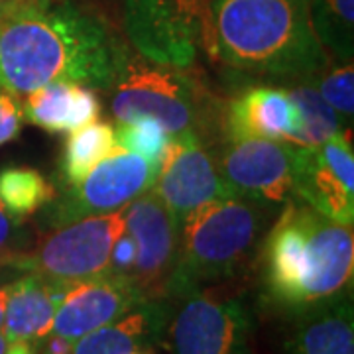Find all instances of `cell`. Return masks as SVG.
<instances>
[{
	"instance_id": "d6a6232c",
	"label": "cell",
	"mask_w": 354,
	"mask_h": 354,
	"mask_svg": "<svg viewBox=\"0 0 354 354\" xmlns=\"http://www.w3.org/2000/svg\"><path fill=\"white\" fill-rule=\"evenodd\" d=\"M6 10H8V4H6V2H2V0H0V18H2V16H4V14H6Z\"/></svg>"
},
{
	"instance_id": "836d02e7",
	"label": "cell",
	"mask_w": 354,
	"mask_h": 354,
	"mask_svg": "<svg viewBox=\"0 0 354 354\" xmlns=\"http://www.w3.org/2000/svg\"><path fill=\"white\" fill-rule=\"evenodd\" d=\"M130 354H148V353H130Z\"/></svg>"
},
{
	"instance_id": "83f0119b",
	"label": "cell",
	"mask_w": 354,
	"mask_h": 354,
	"mask_svg": "<svg viewBox=\"0 0 354 354\" xmlns=\"http://www.w3.org/2000/svg\"><path fill=\"white\" fill-rule=\"evenodd\" d=\"M136 262V244L132 241V236L124 232L116 239L113 246V254H111V270L109 274H116V276H128L132 274V268ZM132 279V278H130Z\"/></svg>"
},
{
	"instance_id": "e0dca14e",
	"label": "cell",
	"mask_w": 354,
	"mask_h": 354,
	"mask_svg": "<svg viewBox=\"0 0 354 354\" xmlns=\"http://www.w3.org/2000/svg\"><path fill=\"white\" fill-rule=\"evenodd\" d=\"M291 317L288 354H354L353 291Z\"/></svg>"
},
{
	"instance_id": "ac0fdd59",
	"label": "cell",
	"mask_w": 354,
	"mask_h": 354,
	"mask_svg": "<svg viewBox=\"0 0 354 354\" xmlns=\"http://www.w3.org/2000/svg\"><path fill=\"white\" fill-rule=\"evenodd\" d=\"M67 283H55L38 274H20L8 283L6 315L2 335L8 341L44 344L53 329L55 309L64 297Z\"/></svg>"
},
{
	"instance_id": "7c38bea8",
	"label": "cell",
	"mask_w": 354,
	"mask_h": 354,
	"mask_svg": "<svg viewBox=\"0 0 354 354\" xmlns=\"http://www.w3.org/2000/svg\"><path fill=\"white\" fill-rule=\"evenodd\" d=\"M293 150L283 140L228 138L216 162L232 197L270 209L291 199Z\"/></svg>"
},
{
	"instance_id": "44dd1931",
	"label": "cell",
	"mask_w": 354,
	"mask_h": 354,
	"mask_svg": "<svg viewBox=\"0 0 354 354\" xmlns=\"http://www.w3.org/2000/svg\"><path fill=\"white\" fill-rule=\"evenodd\" d=\"M116 146L114 128L106 122H88L75 128L65 140L62 156V177L67 185H73L87 176L95 165L113 152Z\"/></svg>"
},
{
	"instance_id": "d4e9b609",
	"label": "cell",
	"mask_w": 354,
	"mask_h": 354,
	"mask_svg": "<svg viewBox=\"0 0 354 354\" xmlns=\"http://www.w3.org/2000/svg\"><path fill=\"white\" fill-rule=\"evenodd\" d=\"M307 81L321 93L333 111L339 114L342 127L351 128L354 116V67L353 64H341L337 69H323Z\"/></svg>"
},
{
	"instance_id": "4fadbf2b",
	"label": "cell",
	"mask_w": 354,
	"mask_h": 354,
	"mask_svg": "<svg viewBox=\"0 0 354 354\" xmlns=\"http://www.w3.org/2000/svg\"><path fill=\"white\" fill-rule=\"evenodd\" d=\"M124 228L136 244L130 278L148 299L165 297L179 242L176 216L153 191H146L124 209Z\"/></svg>"
},
{
	"instance_id": "484cf974",
	"label": "cell",
	"mask_w": 354,
	"mask_h": 354,
	"mask_svg": "<svg viewBox=\"0 0 354 354\" xmlns=\"http://www.w3.org/2000/svg\"><path fill=\"white\" fill-rule=\"evenodd\" d=\"M32 250V230L26 218L10 213L0 201V266H10Z\"/></svg>"
},
{
	"instance_id": "cb8c5ba5",
	"label": "cell",
	"mask_w": 354,
	"mask_h": 354,
	"mask_svg": "<svg viewBox=\"0 0 354 354\" xmlns=\"http://www.w3.org/2000/svg\"><path fill=\"white\" fill-rule=\"evenodd\" d=\"M171 134L152 116H138L128 122H118L114 128L116 146L144 156L148 162L160 165L165 146Z\"/></svg>"
},
{
	"instance_id": "8fae6325",
	"label": "cell",
	"mask_w": 354,
	"mask_h": 354,
	"mask_svg": "<svg viewBox=\"0 0 354 354\" xmlns=\"http://www.w3.org/2000/svg\"><path fill=\"white\" fill-rule=\"evenodd\" d=\"M152 191L177 223L207 203L232 197L221 176L216 156L193 132L169 138Z\"/></svg>"
},
{
	"instance_id": "1f68e13d",
	"label": "cell",
	"mask_w": 354,
	"mask_h": 354,
	"mask_svg": "<svg viewBox=\"0 0 354 354\" xmlns=\"http://www.w3.org/2000/svg\"><path fill=\"white\" fill-rule=\"evenodd\" d=\"M0 354H8V339L0 330Z\"/></svg>"
},
{
	"instance_id": "277c9868",
	"label": "cell",
	"mask_w": 354,
	"mask_h": 354,
	"mask_svg": "<svg viewBox=\"0 0 354 354\" xmlns=\"http://www.w3.org/2000/svg\"><path fill=\"white\" fill-rule=\"evenodd\" d=\"M266 207L258 203L225 197L207 203L179 223V242L165 299H179L236 276L262 234Z\"/></svg>"
},
{
	"instance_id": "8992f818",
	"label": "cell",
	"mask_w": 354,
	"mask_h": 354,
	"mask_svg": "<svg viewBox=\"0 0 354 354\" xmlns=\"http://www.w3.org/2000/svg\"><path fill=\"white\" fill-rule=\"evenodd\" d=\"M124 232V209L93 215L53 228L32 250L14 262L20 274H38L55 283H75L111 270L116 239Z\"/></svg>"
},
{
	"instance_id": "f546056e",
	"label": "cell",
	"mask_w": 354,
	"mask_h": 354,
	"mask_svg": "<svg viewBox=\"0 0 354 354\" xmlns=\"http://www.w3.org/2000/svg\"><path fill=\"white\" fill-rule=\"evenodd\" d=\"M18 276H20V272H16L10 266H0V286L10 283V281L18 278Z\"/></svg>"
},
{
	"instance_id": "9a60e30c",
	"label": "cell",
	"mask_w": 354,
	"mask_h": 354,
	"mask_svg": "<svg viewBox=\"0 0 354 354\" xmlns=\"http://www.w3.org/2000/svg\"><path fill=\"white\" fill-rule=\"evenodd\" d=\"M301 128V113L288 88H246L228 106V138H270L291 144Z\"/></svg>"
},
{
	"instance_id": "5b68a950",
	"label": "cell",
	"mask_w": 354,
	"mask_h": 354,
	"mask_svg": "<svg viewBox=\"0 0 354 354\" xmlns=\"http://www.w3.org/2000/svg\"><path fill=\"white\" fill-rule=\"evenodd\" d=\"M111 91L116 122L152 116L171 136L193 132L203 142L213 130L215 101L185 67L153 64L127 50Z\"/></svg>"
},
{
	"instance_id": "7402d4cb",
	"label": "cell",
	"mask_w": 354,
	"mask_h": 354,
	"mask_svg": "<svg viewBox=\"0 0 354 354\" xmlns=\"http://www.w3.org/2000/svg\"><path fill=\"white\" fill-rule=\"evenodd\" d=\"M288 93L297 104L304 120V128L297 134V138L291 142V146L315 148L330 136H335L337 132L348 130L342 127L339 114L333 111V106L321 97V93L307 79H299V85L290 87Z\"/></svg>"
},
{
	"instance_id": "7a4b0ae2",
	"label": "cell",
	"mask_w": 354,
	"mask_h": 354,
	"mask_svg": "<svg viewBox=\"0 0 354 354\" xmlns=\"http://www.w3.org/2000/svg\"><path fill=\"white\" fill-rule=\"evenodd\" d=\"M353 225L335 223L291 197L262 246L268 304L295 315L353 291Z\"/></svg>"
},
{
	"instance_id": "6da1fadb",
	"label": "cell",
	"mask_w": 354,
	"mask_h": 354,
	"mask_svg": "<svg viewBox=\"0 0 354 354\" xmlns=\"http://www.w3.org/2000/svg\"><path fill=\"white\" fill-rule=\"evenodd\" d=\"M124 53L75 0H18L0 18V88L18 99L53 81L111 88Z\"/></svg>"
},
{
	"instance_id": "3957f363",
	"label": "cell",
	"mask_w": 354,
	"mask_h": 354,
	"mask_svg": "<svg viewBox=\"0 0 354 354\" xmlns=\"http://www.w3.org/2000/svg\"><path fill=\"white\" fill-rule=\"evenodd\" d=\"M211 46L232 69L299 81L329 67L309 0H209Z\"/></svg>"
},
{
	"instance_id": "ba28073f",
	"label": "cell",
	"mask_w": 354,
	"mask_h": 354,
	"mask_svg": "<svg viewBox=\"0 0 354 354\" xmlns=\"http://www.w3.org/2000/svg\"><path fill=\"white\" fill-rule=\"evenodd\" d=\"M158 165L140 153L114 146L87 176L46 205L39 225L57 228L93 215H106L127 209L142 193L150 191Z\"/></svg>"
},
{
	"instance_id": "4316f807",
	"label": "cell",
	"mask_w": 354,
	"mask_h": 354,
	"mask_svg": "<svg viewBox=\"0 0 354 354\" xmlns=\"http://www.w3.org/2000/svg\"><path fill=\"white\" fill-rule=\"evenodd\" d=\"M22 104L18 97L0 88V146L14 140L20 134L22 128Z\"/></svg>"
},
{
	"instance_id": "4dcf8cb0",
	"label": "cell",
	"mask_w": 354,
	"mask_h": 354,
	"mask_svg": "<svg viewBox=\"0 0 354 354\" xmlns=\"http://www.w3.org/2000/svg\"><path fill=\"white\" fill-rule=\"evenodd\" d=\"M6 301H8V283L6 286H0V330H2V325H4Z\"/></svg>"
},
{
	"instance_id": "52a82bcc",
	"label": "cell",
	"mask_w": 354,
	"mask_h": 354,
	"mask_svg": "<svg viewBox=\"0 0 354 354\" xmlns=\"http://www.w3.org/2000/svg\"><path fill=\"white\" fill-rule=\"evenodd\" d=\"M124 30L153 64L189 67L201 48L213 53L209 0H124Z\"/></svg>"
},
{
	"instance_id": "2e32d148",
	"label": "cell",
	"mask_w": 354,
	"mask_h": 354,
	"mask_svg": "<svg viewBox=\"0 0 354 354\" xmlns=\"http://www.w3.org/2000/svg\"><path fill=\"white\" fill-rule=\"evenodd\" d=\"M174 301L146 299L116 321L77 339L73 354H130L156 348L164 339Z\"/></svg>"
},
{
	"instance_id": "603a6c76",
	"label": "cell",
	"mask_w": 354,
	"mask_h": 354,
	"mask_svg": "<svg viewBox=\"0 0 354 354\" xmlns=\"http://www.w3.org/2000/svg\"><path fill=\"white\" fill-rule=\"evenodd\" d=\"M53 199V185L38 169L20 165L0 169V201L14 215L26 218Z\"/></svg>"
},
{
	"instance_id": "9c48e42d",
	"label": "cell",
	"mask_w": 354,
	"mask_h": 354,
	"mask_svg": "<svg viewBox=\"0 0 354 354\" xmlns=\"http://www.w3.org/2000/svg\"><path fill=\"white\" fill-rule=\"evenodd\" d=\"M167 330L171 354H248L254 317L239 297L197 290L174 299Z\"/></svg>"
},
{
	"instance_id": "5bb4252c",
	"label": "cell",
	"mask_w": 354,
	"mask_h": 354,
	"mask_svg": "<svg viewBox=\"0 0 354 354\" xmlns=\"http://www.w3.org/2000/svg\"><path fill=\"white\" fill-rule=\"evenodd\" d=\"M148 297L128 276L104 274L67 283L55 309L51 333L75 342L91 330L104 327Z\"/></svg>"
},
{
	"instance_id": "f1b7e54d",
	"label": "cell",
	"mask_w": 354,
	"mask_h": 354,
	"mask_svg": "<svg viewBox=\"0 0 354 354\" xmlns=\"http://www.w3.org/2000/svg\"><path fill=\"white\" fill-rule=\"evenodd\" d=\"M73 344L75 342L65 339L62 335L50 333L39 348V354H73Z\"/></svg>"
},
{
	"instance_id": "30bf717a",
	"label": "cell",
	"mask_w": 354,
	"mask_h": 354,
	"mask_svg": "<svg viewBox=\"0 0 354 354\" xmlns=\"http://www.w3.org/2000/svg\"><path fill=\"white\" fill-rule=\"evenodd\" d=\"M291 197L341 225L354 223V152L351 128L315 148L293 146Z\"/></svg>"
},
{
	"instance_id": "ffe728a7",
	"label": "cell",
	"mask_w": 354,
	"mask_h": 354,
	"mask_svg": "<svg viewBox=\"0 0 354 354\" xmlns=\"http://www.w3.org/2000/svg\"><path fill=\"white\" fill-rule=\"evenodd\" d=\"M309 16L325 53L339 64H353L354 0H309Z\"/></svg>"
},
{
	"instance_id": "d6986e66",
	"label": "cell",
	"mask_w": 354,
	"mask_h": 354,
	"mask_svg": "<svg viewBox=\"0 0 354 354\" xmlns=\"http://www.w3.org/2000/svg\"><path fill=\"white\" fill-rule=\"evenodd\" d=\"M101 104L95 91L71 81H53L26 95L24 120L48 132H71L97 120Z\"/></svg>"
}]
</instances>
